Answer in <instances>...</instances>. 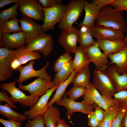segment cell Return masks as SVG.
<instances>
[{
    "label": "cell",
    "mask_w": 127,
    "mask_h": 127,
    "mask_svg": "<svg viewBox=\"0 0 127 127\" xmlns=\"http://www.w3.org/2000/svg\"><path fill=\"white\" fill-rule=\"evenodd\" d=\"M96 25L110 27L126 32L127 27L123 11L117 10L111 5L100 10L95 20Z\"/></svg>",
    "instance_id": "obj_1"
},
{
    "label": "cell",
    "mask_w": 127,
    "mask_h": 127,
    "mask_svg": "<svg viewBox=\"0 0 127 127\" xmlns=\"http://www.w3.org/2000/svg\"><path fill=\"white\" fill-rule=\"evenodd\" d=\"M16 81L3 83L0 84L2 90L7 91L10 95V98L14 104L18 102L21 105L31 108L38 101L40 98L37 95H27L16 86Z\"/></svg>",
    "instance_id": "obj_2"
},
{
    "label": "cell",
    "mask_w": 127,
    "mask_h": 127,
    "mask_svg": "<svg viewBox=\"0 0 127 127\" xmlns=\"http://www.w3.org/2000/svg\"><path fill=\"white\" fill-rule=\"evenodd\" d=\"M93 85L102 94L112 97L117 92L115 83L105 71L96 68L93 71Z\"/></svg>",
    "instance_id": "obj_3"
},
{
    "label": "cell",
    "mask_w": 127,
    "mask_h": 127,
    "mask_svg": "<svg viewBox=\"0 0 127 127\" xmlns=\"http://www.w3.org/2000/svg\"><path fill=\"white\" fill-rule=\"evenodd\" d=\"M85 0H71L67 5V9L58 28L63 30L72 26L81 16L83 10Z\"/></svg>",
    "instance_id": "obj_4"
},
{
    "label": "cell",
    "mask_w": 127,
    "mask_h": 127,
    "mask_svg": "<svg viewBox=\"0 0 127 127\" xmlns=\"http://www.w3.org/2000/svg\"><path fill=\"white\" fill-rule=\"evenodd\" d=\"M67 7V5L61 4L48 8H43L44 22L41 26L44 33L54 29L55 25L62 19Z\"/></svg>",
    "instance_id": "obj_5"
},
{
    "label": "cell",
    "mask_w": 127,
    "mask_h": 127,
    "mask_svg": "<svg viewBox=\"0 0 127 127\" xmlns=\"http://www.w3.org/2000/svg\"><path fill=\"white\" fill-rule=\"evenodd\" d=\"M34 61L35 60L31 61L26 65L20 66L16 69V70L20 72L19 77L16 81L19 84H22L26 80L35 77H38L51 80V76L47 71V69L50 64V62L47 61L44 66L40 70H34L33 67Z\"/></svg>",
    "instance_id": "obj_6"
},
{
    "label": "cell",
    "mask_w": 127,
    "mask_h": 127,
    "mask_svg": "<svg viewBox=\"0 0 127 127\" xmlns=\"http://www.w3.org/2000/svg\"><path fill=\"white\" fill-rule=\"evenodd\" d=\"M53 43L52 36L44 33L26 43L28 50L39 52L45 56H48L51 52Z\"/></svg>",
    "instance_id": "obj_7"
},
{
    "label": "cell",
    "mask_w": 127,
    "mask_h": 127,
    "mask_svg": "<svg viewBox=\"0 0 127 127\" xmlns=\"http://www.w3.org/2000/svg\"><path fill=\"white\" fill-rule=\"evenodd\" d=\"M66 92L62 99L55 102L56 104L65 107L67 110L66 115L70 120L73 113L76 112H81L88 115L93 111L94 107L93 105H89L83 101L82 102H76L68 98Z\"/></svg>",
    "instance_id": "obj_8"
},
{
    "label": "cell",
    "mask_w": 127,
    "mask_h": 127,
    "mask_svg": "<svg viewBox=\"0 0 127 127\" xmlns=\"http://www.w3.org/2000/svg\"><path fill=\"white\" fill-rule=\"evenodd\" d=\"M79 29L72 26L62 30L59 37L58 42L64 49L65 52L70 54L74 53L78 47Z\"/></svg>",
    "instance_id": "obj_9"
},
{
    "label": "cell",
    "mask_w": 127,
    "mask_h": 127,
    "mask_svg": "<svg viewBox=\"0 0 127 127\" xmlns=\"http://www.w3.org/2000/svg\"><path fill=\"white\" fill-rule=\"evenodd\" d=\"M19 10L22 16L36 21H43L44 12L40 3L36 0H19Z\"/></svg>",
    "instance_id": "obj_10"
},
{
    "label": "cell",
    "mask_w": 127,
    "mask_h": 127,
    "mask_svg": "<svg viewBox=\"0 0 127 127\" xmlns=\"http://www.w3.org/2000/svg\"><path fill=\"white\" fill-rule=\"evenodd\" d=\"M41 57L39 52L28 50L25 45L15 50L10 59V66L13 71H15L19 66L30 61L38 60Z\"/></svg>",
    "instance_id": "obj_11"
},
{
    "label": "cell",
    "mask_w": 127,
    "mask_h": 127,
    "mask_svg": "<svg viewBox=\"0 0 127 127\" xmlns=\"http://www.w3.org/2000/svg\"><path fill=\"white\" fill-rule=\"evenodd\" d=\"M83 48L91 62L96 68L106 71L109 66V61L107 56L101 51L97 42L96 41L92 45Z\"/></svg>",
    "instance_id": "obj_12"
},
{
    "label": "cell",
    "mask_w": 127,
    "mask_h": 127,
    "mask_svg": "<svg viewBox=\"0 0 127 127\" xmlns=\"http://www.w3.org/2000/svg\"><path fill=\"white\" fill-rule=\"evenodd\" d=\"M91 31L93 37L97 40L122 41L125 37L123 32L109 27L95 25Z\"/></svg>",
    "instance_id": "obj_13"
},
{
    "label": "cell",
    "mask_w": 127,
    "mask_h": 127,
    "mask_svg": "<svg viewBox=\"0 0 127 127\" xmlns=\"http://www.w3.org/2000/svg\"><path fill=\"white\" fill-rule=\"evenodd\" d=\"M54 86L52 81L38 77L26 85L19 84L18 87L22 90L28 92L30 95H37L41 97L48 90Z\"/></svg>",
    "instance_id": "obj_14"
},
{
    "label": "cell",
    "mask_w": 127,
    "mask_h": 127,
    "mask_svg": "<svg viewBox=\"0 0 127 127\" xmlns=\"http://www.w3.org/2000/svg\"><path fill=\"white\" fill-rule=\"evenodd\" d=\"M59 85L55 86L48 90L41 97L35 106L29 110L25 111L24 114L27 117V119H30L40 115H43L48 110V100L54 92Z\"/></svg>",
    "instance_id": "obj_15"
},
{
    "label": "cell",
    "mask_w": 127,
    "mask_h": 127,
    "mask_svg": "<svg viewBox=\"0 0 127 127\" xmlns=\"http://www.w3.org/2000/svg\"><path fill=\"white\" fill-rule=\"evenodd\" d=\"M19 21L21 24L22 31L24 33L26 37L25 43L44 33L41 25L30 18L22 16Z\"/></svg>",
    "instance_id": "obj_16"
},
{
    "label": "cell",
    "mask_w": 127,
    "mask_h": 127,
    "mask_svg": "<svg viewBox=\"0 0 127 127\" xmlns=\"http://www.w3.org/2000/svg\"><path fill=\"white\" fill-rule=\"evenodd\" d=\"M15 50L7 47L0 48V81L12 78L14 71L10 65V58Z\"/></svg>",
    "instance_id": "obj_17"
},
{
    "label": "cell",
    "mask_w": 127,
    "mask_h": 127,
    "mask_svg": "<svg viewBox=\"0 0 127 127\" xmlns=\"http://www.w3.org/2000/svg\"><path fill=\"white\" fill-rule=\"evenodd\" d=\"M26 37L22 31L15 33H4L0 35V48L17 49L25 45Z\"/></svg>",
    "instance_id": "obj_18"
},
{
    "label": "cell",
    "mask_w": 127,
    "mask_h": 127,
    "mask_svg": "<svg viewBox=\"0 0 127 127\" xmlns=\"http://www.w3.org/2000/svg\"><path fill=\"white\" fill-rule=\"evenodd\" d=\"M84 9L85 12L84 20L78 26H85L91 29L94 26L96 18L100 9L93 3L86 0L85 1Z\"/></svg>",
    "instance_id": "obj_19"
},
{
    "label": "cell",
    "mask_w": 127,
    "mask_h": 127,
    "mask_svg": "<svg viewBox=\"0 0 127 127\" xmlns=\"http://www.w3.org/2000/svg\"><path fill=\"white\" fill-rule=\"evenodd\" d=\"M107 57L110 60L108 65L112 64L117 66V71L121 74L127 71V44L125 47L118 52L111 54Z\"/></svg>",
    "instance_id": "obj_20"
},
{
    "label": "cell",
    "mask_w": 127,
    "mask_h": 127,
    "mask_svg": "<svg viewBox=\"0 0 127 127\" xmlns=\"http://www.w3.org/2000/svg\"><path fill=\"white\" fill-rule=\"evenodd\" d=\"M106 72L110 76L115 84L117 92L127 91V71L121 74H118L116 65L113 64L107 68Z\"/></svg>",
    "instance_id": "obj_21"
},
{
    "label": "cell",
    "mask_w": 127,
    "mask_h": 127,
    "mask_svg": "<svg viewBox=\"0 0 127 127\" xmlns=\"http://www.w3.org/2000/svg\"><path fill=\"white\" fill-rule=\"evenodd\" d=\"M100 50L107 56L117 53L124 48L126 44L122 41H112L107 40H97L96 41Z\"/></svg>",
    "instance_id": "obj_22"
},
{
    "label": "cell",
    "mask_w": 127,
    "mask_h": 127,
    "mask_svg": "<svg viewBox=\"0 0 127 127\" xmlns=\"http://www.w3.org/2000/svg\"><path fill=\"white\" fill-rule=\"evenodd\" d=\"M74 54L75 56L72 61L75 70L77 72L89 66L91 62L85 53L83 47H78Z\"/></svg>",
    "instance_id": "obj_23"
},
{
    "label": "cell",
    "mask_w": 127,
    "mask_h": 127,
    "mask_svg": "<svg viewBox=\"0 0 127 127\" xmlns=\"http://www.w3.org/2000/svg\"><path fill=\"white\" fill-rule=\"evenodd\" d=\"M75 70L72 60L65 64L61 69L56 73L52 81L54 85H60L64 82Z\"/></svg>",
    "instance_id": "obj_24"
},
{
    "label": "cell",
    "mask_w": 127,
    "mask_h": 127,
    "mask_svg": "<svg viewBox=\"0 0 127 127\" xmlns=\"http://www.w3.org/2000/svg\"><path fill=\"white\" fill-rule=\"evenodd\" d=\"M42 115L46 127H56L60 119V111L57 107L53 106L49 107Z\"/></svg>",
    "instance_id": "obj_25"
},
{
    "label": "cell",
    "mask_w": 127,
    "mask_h": 127,
    "mask_svg": "<svg viewBox=\"0 0 127 127\" xmlns=\"http://www.w3.org/2000/svg\"><path fill=\"white\" fill-rule=\"evenodd\" d=\"M0 113L8 120L15 121L22 123L27 119L26 115L20 114L15 111L8 103L4 105H0Z\"/></svg>",
    "instance_id": "obj_26"
},
{
    "label": "cell",
    "mask_w": 127,
    "mask_h": 127,
    "mask_svg": "<svg viewBox=\"0 0 127 127\" xmlns=\"http://www.w3.org/2000/svg\"><path fill=\"white\" fill-rule=\"evenodd\" d=\"M77 71L75 70L72 72L71 76L65 81L59 85L56 90V93L53 97L51 99L48 104V107L53 106L56 102L61 99L65 92L68 86L72 83L73 78Z\"/></svg>",
    "instance_id": "obj_27"
},
{
    "label": "cell",
    "mask_w": 127,
    "mask_h": 127,
    "mask_svg": "<svg viewBox=\"0 0 127 127\" xmlns=\"http://www.w3.org/2000/svg\"><path fill=\"white\" fill-rule=\"evenodd\" d=\"M91 76L90 70L88 66L81 71L77 72L73 78L72 83L74 85H80L86 87L91 82Z\"/></svg>",
    "instance_id": "obj_28"
},
{
    "label": "cell",
    "mask_w": 127,
    "mask_h": 127,
    "mask_svg": "<svg viewBox=\"0 0 127 127\" xmlns=\"http://www.w3.org/2000/svg\"><path fill=\"white\" fill-rule=\"evenodd\" d=\"M101 96L92 83L90 82L86 87V93L83 96V101L89 105L95 104L98 105Z\"/></svg>",
    "instance_id": "obj_29"
},
{
    "label": "cell",
    "mask_w": 127,
    "mask_h": 127,
    "mask_svg": "<svg viewBox=\"0 0 127 127\" xmlns=\"http://www.w3.org/2000/svg\"><path fill=\"white\" fill-rule=\"evenodd\" d=\"M95 42L93 38L91 29L85 26L80 27L78 42L80 46L83 47H88L93 45Z\"/></svg>",
    "instance_id": "obj_30"
},
{
    "label": "cell",
    "mask_w": 127,
    "mask_h": 127,
    "mask_svg": "<svg viewBox=\"0 0 127 127\" xmlns=\"http://www.w3.org/2000/svg\"><path fill=\"white\" fill-rule=\"evenodd\" d=\"M19 21V20L15 18L0 24V35L4 33H15L21 31Z\"/></svg>",
    "instance_id": "obj_31"
},
{
    "label": "cell",
    "mask_w": 127,
    "mask_h": 127,
    "mask_svg": "<svg viewBox=\"0 0 127 127\" xmlns=\"http://www.w3.org/2000/svg\"><path fill=\"white\" fill-rule=\"evenodd\" d=\"M98 106L105 111L121 107L116 99L102 95Z\"/></svg>",
    "instance_id": "obj_32"
},
{
    "label": "cell",
    "mask_w": 127,
    "mask_h": 127,
    "mask_svg": "<svg viewBox=\"0 0 127 127\" xmlns=\"http://www.w3.org/2000/svg\"><path fill=\"white\" fill-rule=\"evenodd\" d=\"M19 6L18 2L12 7L1 11L0 13V24L3 23L10 19L16 18L18 13L17 9Z\"/></svg>",
    "instance_id": "obj_33"
},
{
    "label": "cell",
    "mask_w": 127,
    "mask_h": 127,
    "mask_svg": "<svg viewBox=\"0 0 127 127\" xmlns=\"http://www.w3.org/2000/svg\"><path fill=\"white\" fill-rule=\"evenodd\" d=\"M86 87L80 85H74L69 91L66 92L68 98L75 101L80 97L83 96L86 92Z\"/></svg>",
    "instance_id": "obj_34"
},
{
    "label": "cell",
    "mask_w": 127,
    "mask_h": 127,
    "mask_svg": "<svg viewBox=\"0 0 127 127\" xmlns=\"http://www.w3.org/2000/svg\"><path fill=\"white\" fill-rule=\"evenodd\" d=\"M122 108L121 107L106 111L104 118L97 127H111L114 118Z\"/></svg>",
    "instance_id": "obj_35"
},
{
    "label": "cell",
    "mask_w": 127,
    "mask_h": 127,
    "mask_svg": "<svg viewBox=\"0 0 127 127\" xmlns=\"http://www.w3.org/2000/svg\"><path fill=\"white\" fill-rule=\"evenodd\" d=\"M72 58L70 54L65 52L61 54L54 64L53 68L54 71L56 73L65 64L71 61Z\"/></svg>",
    "instance_id": "obj_36"
},
{
    "label": "cell",
    "mask_w": 127,
    "mask_h": 127,
    "mask_svg": "<svg viewBox=\"0 0 127 127\" xmlns=\"http://www.w3.org/2000/svg\"><path fill=\"white\" fill-rule=\"evenodd\" d=\"M113 97L118 101L120 107L127 111V91L122 90L117 92Z\"/></svg>",
    "instance_id": "obj_37"
},
{
    "label": "cell",
    "mask_w": 127,
    "mask_h": 127,
    "mask_svg": "<svg viewBox=\"0 0 127 127\" xmlns=\"http://www.w3.org/2000/svg\"><path fill=\"white\" fill-rule=\"evenodd\" d=\"M44 123L42 115L35 117L25 124L26 127H44Z\"/></svg>",
    "instance_id": "obj_38"
},
{
    "label": "cell",
    "mask_w": 127,
    "mask_h": 127,
    "mask_svg": "<svg viewBox=\"0 0 127 127\" xmlns=\"http://www.w3.org/2000/svg\"><path fill=\"white\" fill-rule=\"evenodd\" d=\"M126 111L125 109L122 108L114 118L111 127H122V120Z\"/></svg>",
    "instance_id": "obj_39"
},
{
    "label": "cell",
    "mask_w": 127,
    "mask_h": 127,
    "mask_svg": "<svg viewBox=\"0 0 127 127\" xmlns=\"http://www.w3.org/2000/svg\"><path fill=\"white\" fill-rule=\"evenodd\" d=\"M110 5L118 10L127 11V0H114Z\"/></svg>",
    "instance_id": "obj_40"
},
{
    "label": "cell",
    "mask_w": 127,
    "mask_h": 127,
    "mask_svg": "<svg viewBox=\"0 0 127 127\" xmlns=\"http://www.w3.org/2000/svg\"><path fill=\"white\" fill-rule=\"evenodd\" d=\"M93 105L95 108L94 111L95 115L99 124L104 118L106 111L103 110L101 108L95 104H93Z\"/></svg>",
    "instance_id": "obj_41"
},
{
    "label": "cell",
    "mask_w": 127,
    "mask_h": 127,
    "mask_svg": "<svg viewBox=\"0 0 127 127\" xmlns=\"http://www.w3.org/2000/svg\"><path fill=\"white\" fill-rule=\"evenodd\" d=\"M38 1L42 4L43 8H47L61 4L62 0H39Z\"/></svg>",
    "instance_id": "obj_42"
},
{
    "label": "cell",
    "mask_w": 127,
    "mask_h": 127,
    "mask_svg": "<svg viewBox=\"0 0 127 127\" xmlns=\"http://www.w3.org/2000/svg\"><path fill=\"white\" fill-rule=\"evenodd\" d=\"M2 101L6 102L10 105L12 108H16V106L14 104L11 100L5 91L2 90L0 92V103Z\"/></svg>",
    "instance_id": "obj_43"
},
{
    "label": "cell",
    "mask_w": 127,
    "mask_h": 127,
    "mask_svg": "<svg viewBox=\"0 0 127 127\" xmlns=\"http://www.w3.org/2000/svg\"><path fill=\"white\" fill-rule=\"evenodd\" d=\"M0 122L5 127H20L22 125V123L15 121L6 120L1 118Z\"/></svg>",
    "instance_id": "obj_44"
},
{
    "label": "cell",
    "mask_w": 127,
    "mask_h": 127,
    "mask_svg": "<svg viewBox=\"0 0 127 127\" xmlns=\"http://www.w3.org/2000/svg\"><path fill=\"white\" fill-rule=\"evenodd\" d=\"M88 123L90 127H97L99 123L94 113V111L88 115Z\"/></svg>",
    "instance_id": "obj_45"
},
{
    "label": "cell",
    "mask_w": 127,
    "mask_h": 127,
    "mask_svg": "<svg viewBox=\"0 0 127 127\" xmlns=\"http://www.w3.org/2000/svg\"><path fill=\"white\" fill-rule=\"evenodd\" d=\"M114 0H93L92 3L96 5L100 9L110 5Z\"/></svg>",
    "instance_id": "obj_46"
},
{
    "label": "cell",
    "mask_w": 127,
    "mask_h": 127,
    "mask_svg": "<svg viewBox=\"0 0 127 127\" xmlns=\"http://www.w3.org/2000/svg\"><path fill=\"white\" fill-rule=\"evenodd\" d=\"M19 0H0V8H3L5 6L10 3L18 2Z\"/></svg>",
    "instance_id": "obj_47"
},
{
    "label": "cell",
    "mask_w": 127,
    "mask_h": 127,
    "mask_svg": "<svg viewBox=\"0 0 127 127\" xmlns=\"http://www.w3.org/2000/svg\"><path fill=\"white\" fill-rule=\"evenodd\" d=\"M56 127H71L69 126L64 119H60L59 120Z\"/></svg>",
    "instance_id": "obj_48"
},
{
    "label": "cell",
    "mask_w": 127,
    "mask_h": 127,
    "mask_svg": "<svg viewBox=\"0 0 127 127\" xmlns=\"http://www.w3.org/2000/svg\"><path fill=\"white\" fill-rule=\"evenodd\" d=\"M122 127H127V111L123 116L121 121Z\"/></svg>",
    "instance_id": "obj_49"
},
{
    "label": "cell",
    "mask_w": 127,
    "mask_h": 127,
    "mask_svg": "<svg viewBox=\"0 0 127 127\" xmlns=\"http://www.w3.org/2000/svg\"><path fill=\"white\" fill-rule=\"evenodd\" d=\"M127 14V11H126ZM126 32V36H125L124 38L122 40L125 44H127V29Z\"/></svg>",
    "instance_id": "obj_50"
}]
</instances>
